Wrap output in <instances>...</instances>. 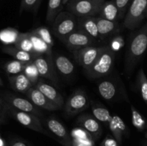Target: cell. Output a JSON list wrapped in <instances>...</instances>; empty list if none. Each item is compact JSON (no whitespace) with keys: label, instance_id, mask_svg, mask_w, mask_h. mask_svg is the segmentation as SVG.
I'll list each match as a JSON object with an SVG mask.
<instances>
[{"label":"cell","instance_id":"obj_7","mask_svg":"<svg viewBox=\"0 0 147 146\" xmlns=\"http://www.w3.org/2000/svg\"><path fill=\"white\" fill-rule=\"evenodd\" d=\"M105 46H90L73 52L75 60L83 67L85 71L89 70L104 50Z\"/></svg>","mask_w":147,"mask_h":146},{"label":"cell","instance_id":"obj_12","mask_svg":"<svg viewBox=\"0 0 147 146\" xmlns=\"http://www.w3.org/2000/svg\"><path fill=\"white\" fill-rule=\"evenodd\" d=\"M4 102L7 103V105L15 110L24 112V113H31L39 117L42 115L40 108L36 107L28 99L17 97L11 94H5L4 96Z\"/></svg>","mask_w":147,"mask_h":146},{"label":"cell","instance_id":"obj_36","mask_svg":"<svg viewBox=\"0 0 147 146\" xmlns=\"http://www.w3.org/2000/svg\"><path fill=\"white\" fill-rule=\"evenodd\" d=\"M119 143H118L117 140L114 138V137H111V136L108 135L104 138L103 142L101 143V146H119Z\"/></svg>","mask_w":147,"mask_h":146},{"label":"cell","instance_id":"obj_4","mask_svg":"<svg viewBox=\"0 0 147 146\" xmlns=\"http://www.w3.org/2000/svg\"><path fill=\"white\" fill-rule=\"evenodd\" d=\"M52 24L54 34L62 41L66 36L77 29V17L68 11H60Z\"/></svg>","mask_w":147,"mask_h":146},{"label":"cell","instance_id":"obj_25","mask_svg":"<svg viewBox=\"0 0 147 146\" xmlns=\"http://www.w3.org/2000/svg\"><path fill=\"white\" fill-rule=\"evenodd\" d=\"M14 46L17 47V49H20L23 51L32 53V54H37L35 52L32 42L30 36H29L28 32L20 33Z\"/></svg>","mask_w":147,"mask_h":146},{"label":"cell","instance_id":"obj_18","mask_svg":"<svg viewBox=\"0 0 147 146\" xmlns=\"http://www.w3.org/2000/svg\"><path fill=\"white\" fill-rule=\"evenodd\" d=\"M109 128L113 137L116 139L119 144H121L123 137L129 133L127 126L123 120L118 115H113L109 124Z\"/></svg>","mask_w":147,"mask_h":146},{"label":"cell","instance_id":"obj_31","mask_svg":"<svg viewBox=\"0 0 147 146\" xmlns=\"http://www.w3.org/2000/svg\"><path fill=\"white\" fill-rule=\"evenodd\" d=\"M131 120L133 125L139 131H143L146 127V121L140 113L134 107L131 105Z\"/></svg>","mask_w":147,"mask_h":146},{"label":"cell","instance_id":"obj_30","mask_svg":"<svg viewBox=\"0 0 147 146\" xmlns=\"http://www.w3.org/2000/svg\"><path fill=\"white\" fill-rule=\"evenodd\" d=\"M24 74L27 76L29 78V80L31 81L32 83L33 86H35L37 82L40 80L39 77H40V74L37 70V68L36 67L35 64H34L33 62H28L26 64V67L24 68V72H23Z\"/></svg>","mask_w":147,"mask_h":146},{"label":"cell","instance_id":"obj_19","mask_svg":"<svg viewBox=\"0 0 147 146\" xmlns=\"http://www.w3.org/2000/svg\"><path fill=\"white\" fill-rule=\"evenodd\" d=\"M9 80L13 90L23 94H26L27 91L33 87L32 83L23 72L9 76Z\"/></svg>","mask_w":147,"mask_h":146},{"label":"cell","instance_id":"obj_13","mask_svg":"<svg viewBox=\"0 0 147 146\" xmlns=\"http://www.w3.org/2000/svg\"><path fill=\"white\" fill-rule=\"evenodd\" d=\"M27 99L30 100L36 107L40 109L49 110V111H55L60 110L56 104L52 101H50L41 91L36 88L34 86L30 89L26 93Z\"/></svg>","mask_w":147,"mask_h":146},{"label":"cell","instance_id":"obj_35","mask_svg":"<svg viewBox=\"0 0 147 146\" xmlns=\"http://www.w3.org/2000/svg\"><path fill=\"white\" fill-rule=\"evenodd\" d=\"M131 0H114L116 6L119 10L120 14V19H122L124 17L126 11H127L128 7L129 5Z\"/></svg>","mask_w":147,"mask_h":146},{"label":"cell","instance_id":"obj_32","mask_svg":"<svg viewBox=\"0 0 147 146\" xmlns=\"http://www.w3.org/2000/svg\"><path fill=\"white\" fill-rule=\"evenodd\" d=\"M137 82L142 98L147 104V77L143 68H141L138 72Z\"/></svg>","mask_w":147,"mask_h":146},{"label":"cell","instance_id":"obj_27","mask_svg":"<svg viewBox=\"0 0 147 146\" xmlns=\"http://www.w3.org/2000/svg\"><path fill=\"white\" fill-rule=\"evenodd\" d=\"M92 113L93 117L97 119L100 123H106L108 125L109 124L113 117L108 109L98 104H93L92 106Z\"/></svg>","mask_w":147,"mask_h":146},{"label":"cell","instance_id":"obj_24","mask_svg":"<svg viewBox=\"0 0 147 146\" xmlns=\"http://www.w3.org/2000/svg\"><path fill=\"white\" fill-rule=\"evenodd\" d=\"M29 36L32 42L34 50L37 54H53L52 53V48L45 42L43 41L40 37L36 35L32 31L28 32Z\"/></svg>","mask_w":147,"mask_h":146},{"label":"cell","instance_id":"obj_21","mask_svg":"<svg viewBox=\"0 0 147 146\" xmlns=\"http://www.w3.org/2000/svg\"><path fill=\"white\" fill-rule=\"evenodd\" d=\"M98 17L112 21H118L120 19L119 10L115 3L114 0L105 1L102 5Z\"/></svg>","mask_w":147,"mask_h":146},{"label":"cell","instance_id":"obj_8","mask_svg":"<svg viewBox=\"0 0 147 146\" xmlns=\"http://www.w3.org/2000/svg\"><path fill=\"white\" fill-rule=\"evenodd\" d=\"M33 62L37 68L40 77L48 79L55 83L58 82L53 54H37Z\"/></svg>","mask_w":147,"mask_h":146},{"label":"cell","instance_id":"obj_17","mask_svg":"<svg viewBox=\"0 0 147 146\" xmlns=\"http://www.w3.org/2000/svg\"><path fill=\"white\" fill-rule=\"evenodd\" d=\"M78 28L83 30L94 40L100 39L98 29L97 17H77Z\"/></svg>","mask_w":147,"mask_h":146},{"label":"cell","instance_id":"obj_26","mask_svg":"<svg viewBox=\"0 0 147 146\" xmlns=\"http://www.w3.org/2000/svg\"><path fill=\"white\" fill-rule=\"evenodd\" d=\"M63 6V0H49L46 14L47 22L53 24L55 17L61 11Z\"/></svg>","mask_w":147,"mask_h":146},{"label":"cell","instance_id":"obj_6","mask_svg":"<svg viewBox=\"0 0 147 146\" xmlns=\"http://www.w3.org/2000/svg\"><path fill=\"white\" fill-rule=\"evenodd\" d=\"M147 0H134L124 18L123 26L130 30L134 29L146 17Z\"/></svg>","mask_w":147,"mask_h":146},{"label":"cell","instance_id":"obj_1","mask_svg":"<svg viewBox=\"0 0 147 146\" xmlns=\"http://www.w3.org/2000/svg\"><path fill=\"white\" fill-rule=\"evenodd\" d=\"M147 50V22L134 34L125 58V74L131 75Z\"/></svg>","mask_w":147,"mask_h":146},{"label":"cell","instance_id":"obj_9","mask_svg":"<svg viewBox=\"0 0 147 146\" xmlns=\"http://www.w3.org/2000/svg\"><path fill=\"white\" fill-rule=\"evenodd\" d=\"M41 121L46 130L51 133V135L57 138L60 144L63 146H73V140H72L65 126L59 120L53 117H49L42 119Z\"/></svg>","mask_w":147,"mask_h":146},{"label":"cell","instance_id":"obj_34","mask_svg":"<svg viewBox=\"0 0 147 146\" xmlns=\"http://www.w3.org/2000/svg\"><path fill=\"white\" fill-rule=\"evenodd\" d=\"M42 0H21L20 13L23 11L36 12L40 7Z\"/></svg>","mask_w":147,"mask_h":146},{"label":"cell","instance_id":"obj_28","mask_svg":"<svg viewBox=\"0 0 147 146\" xmlns=\"http://www.w3.org/2000/svg\"><path fill=\"white\" fill-rule=\"evenodd\" d=\"M20 32L13 28H7L0 31V41L5 44H14Z\"/></svg>","mask_w":147,"mask_h":146},{"label":"cell","instance_id":"obj_38","mask_svg":"<svg viewBox=\"0 0 147 146\" xmlns=\"http://www.w3.org/2000/svg\"><path fill=\"white\" fill-rule=\"evenodd\" d=\"M70 1V0H63V6H64V5H67V3H68Z\"/></svg>","mask_w":147,"mask_h":146},{"label":"cell","instance_id":"obj_20","mask_svg":"<svg viewBox=\"0 0 147 146\" xmlns=\"http://www.w3.org/2000/svg\"><path fill=\"white\" fill-rule=\"evenodd\" d=\"M98 29L100 39L116 34L120 30V26L118 21H112L97 17Z\"/></svg>","mask_w":147,"mask_h":146},{"label":"cell","instance_id":"obj_39","mask_svg":"<svg viewBox=\"0 0 147 146\" xmlns=\"http://www.w3.org/2000/svg\"><path fill=\"white\" fill-rule=\"evenodd\" d=\"M3 85V82H2V80H1V78H0V87H1V86H2Z\"/></svg>","mask_w":147,"mask_h":146},{"label":"cell","instance_id":"obj_11","mask_svg":"<svg viewBox=\"0 0 147 146\" xmlns=\"http://www.w3.org/2000/svg\"><path fill=\"white\" fill-rule=\"evenodd\" d=\"M62 42L69 50L74 52L84 47L93 46L96 40L83 30L77 29L70 34L66 36L62 40Z\"/></svg>","mask_w":147,"mask_h":146},{"label":"cell","instance_id":"obj_37","mask_svg":"<svg viewBox=\"0 0 147 146\" xmlns=\"http://www.w3.org/2000/svg\"><path fill=\"white\" fill-rule=\"evenodd\" d=\"M10 146H30L27 142L21 140H15L11 142Z\"/></svg>","mask_w":147,"mask_h":146},{"label":"cell","instance_id":"obj_15","mask_svg":"<svg viewBox=\"0 0 147 146\" xmlns=\"http://www.w3.org/2000/svg\"><path fill=\"white\" fill-rule=\"evenodd\" d=\"M119 86L113 79H105L98 84V91L104 100L111 101L116 98L119 93Z\"/></svg>","mask_w":147,"mask_h":146},{"label":"cell","instance_id":"obj_14","mask_svg":"<svg viewBox=\"0 0 147 146\" xmlns=\"http://www.w3.org/2000/svg\"><path fill=\"white\" fill-rule=\"evenodd\" d=\"M77 122L83 130L88 133L93 140H98L101 136L102 130L100 123L90 115H82L77 119Z\"/></svg>","mask_w":147,"mask_h":146},{"label":"cell","instance_id":"obj_3","mask_svg":"<svg viewBox=\"0 0 147 146\" xmlns=\"http://www.w3.org/2000/svg\"><path fill=\"white\" fill-rule=\"evenodd\" d=\"M106 0H70L67 4L68 11L77 17H96Z\"/></svg>","mask_w":147,"mask_h":146},{"label":"cell","instance_id":"obj_29","mask_svg":"<svg viewBox=\"0 0 147 146\" xmlns=\"http://www.w3.org/2000/svg\"><path fill=\"white\" fill-rule=\"evenodd\" d=\"M27 64V63L26 62H20L19 60H14L6 63L4 64V68L6 72L8 74L15 75V74H18L20 73L23 72Z\"/></svg>","mask_w":147,"mask_h":146},{"label":"cell","instance_id":"obj_22","mask_svg":"<svg viewBox=\"0 0 147 146\" xmlns=\"http://www.w3.org/2000/svg\"><path fill=\"white\" fill-rule=\"evenodd\" d=\"M53 60L56 70L61 75L64 77H69L74 72V64L65 56L57 54L53 57Z\"/></svg>","mask_w":147,"mask_h":146},{"label":"cell","instance_id":"obj_5","mask_svg":"<svg viewBox=\"0 0 147 146\" xmlns=\"http://www.w3.org/2000/svg\"><path fill=\"white\" fill-rule=\"evenodd\" d=\"M7 109L11 115L23 126L37 132V133L46 135L49 137H53L52 135L50 134V133L44 127L39 117L31 114V113L19 111V110L9 107V105H7Z\"/></svg>","mask_w":147,"mask_h":146},{"label":"cell","instance_id":"obj_10","mask_svg":"<svg viewBox=\"0 0 147 146\" xmlns=\"http://www.w3.org/2000/svg\"><path fill=\"white\" fill-rule=\"evenodd\" d=\"M89 105V100L87 94L81 90L74 92L69 96L65 104V112L70 116L76 115L84 111Z\"/></svg>","mask_w":147,"mask_h":146},{"label":"cell","instance_id":"obj_23","mask_svg":"<svg viewBox=\"0 0 147 146\" xmlns=\"http://www.w3.org/2000/svg\"><path fill=\"white\" fill-rule=\"evenodd\" d=\"M3 52L12 56L15 60L26 63L32 62L34 61L36 55L37 54L23 51L20 49H17L14 46H7V47H4Z\"/></svg>","mask_w":147,"mask_h":146},{"label":"cell","instance_id":"obj_40","mask_svg":"<svg viewBox=\"0 0 147 146\" xmlns=\"http://www.w3.org/2000/svg\"><path fill=\"white\" fill-rule=\"evenodd\" d=\"M146 17H147V9H146Z\"/></svg>","mask_w":147,"mask_h":146},{"label":"cell","instance_id":"obj_33","mask_svg":"<svg viewBox=\"0 0 147 146\" xmlns=\"http://www.w3.org/2000/svg\"><path fill=\"white\" fill-rule=\"evenodd\" d=\"M34 34L38 36L39 37L42 39L44 42H45L50 47H53V44H54V41L51 36V33H50V30L45 27H40L34 29L32 30Z\"/></svg>","mask_w":147,"mask_h":146},{"label":"cell","instance_id":"obj_16","mask_svg":"<svg viewBox=\"0 0 147 146\" xmlns=\"http://www.w3.org/2000/svg\"><path fill=\"white\" fill-rule=\"evenodd\" d=\"M34 87L41 91L50 101L56 104L59 109L63 108L64 104L63 97L54 87L45 82L42 80H39Z\"/></svg>","mask_w":147,"mask_h":146},{"label":"cell","instance_id":"obj_2","mask_svg":"<svg viewBox=\"0 0 147 146\" xmlns=\"http://www.w3.org/2000/svg\"><path fill=\"white\" fill-rule=\"evenodd\" d=\"M115 58V52L111 47L105 46L104 50L96 62L89 70L86 71L87 77L90 79H98L109 75L114 67Z\"/></svg>","mask_w":147,"mask_h":146}]
</instances>
